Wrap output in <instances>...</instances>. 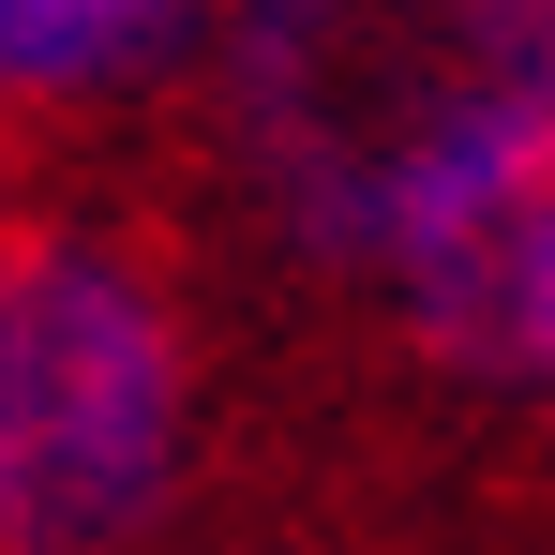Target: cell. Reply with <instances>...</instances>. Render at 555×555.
Returning <instances> with one entry per match:
<instances>
[{"label": "cell", "mask_w": 555, "mask_h": 555, "mask_svg": "<svg viewBox=\"0 0 555 555\" xmlns=\"http://www.w3.org/2000/svg\"><path fill=\"white\" fill-rule=\"evenodd\" d=\"M225 135L300 256L375 271L465 166L555 120V0H210Z\"/></svg>", "instance_id": "1"}, {"label": "cell", "mask_w": 555, "mask_h": 555, "mask_svg": "<svg viewBox=\"0 0 555 555\" xmlns=\"http://www.w3.org/2000/svg\"><path fill=\"white\" fill-rule=\"evenodd\" d=\"M195 375L166 285L105 241H0V555H120L166 526Z\"/></svg>", "instance_id": "2"}, {"label": "cell", "mask_w": 555, "mask_h": 555, "mask_svg": "<svg viewBox=\"0 0 555 555\" xmlns=\"http://www.w3.org/2000/svg\"><path fill=\"white\" fill-rule=\"evenodd\" d=\"M375 285H390V315L451 375L541 390L555 375V120L511 135L495 166H465V181L375 256Z\"/></svg>", "instance_id": "3"}, {"label": "cell", "mask_w": 555, "mask_h": 555, "mask_svg": "<svg viewBox=\"0 0 555 555\" xmlns=\"http://www.w3.org/2000/svg\"><path fill=\"white\" fill-rule=\"evenodd\" d=\"M210 0H0V91H105L166 61Z\"/></svg>", "instance_id": "4"}, {"label": "cell", "mask_w": 555, "mask_h": 555, "mask_svg": "<svg viewBox=\"0 0 555 555\" xmlns=\"http://www.w3.org/2000/svg\"><path fill=\"white\" fill-rule=\"evenodd\" d=\"M541 405H555V375H541Z\"/></svg>", "instance_id": "5"}]
</instances>
